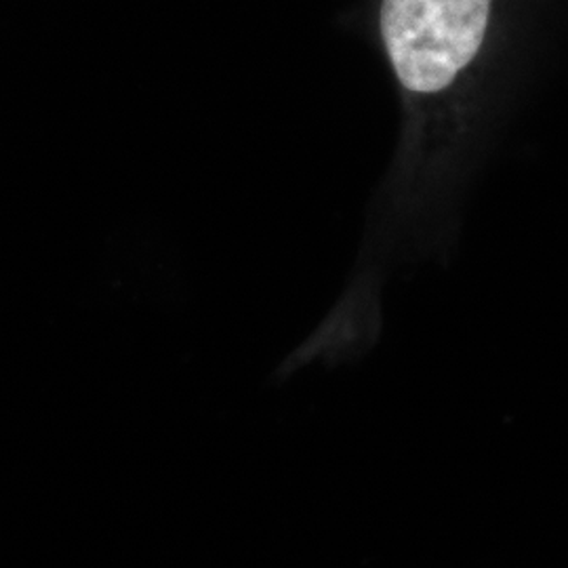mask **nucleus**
Wrapping results in <instances>:
<instances>
[{
	"label": "nucleus",
	"instance_id": "f257e3e1",
	"mask_svg": "<svg viewBox=\"0 0 568 568\" xmlns=\"http://www.w3.org/2000/svg\"><path fill=\"white\" fill-rule=\"evenodd\" d=\"M490 0H382V37L400 84L415 93L447 89L476 58Z\"/></svg>",
	"mask_w": 568,
	"mask_h": 568
}]
</instances>
